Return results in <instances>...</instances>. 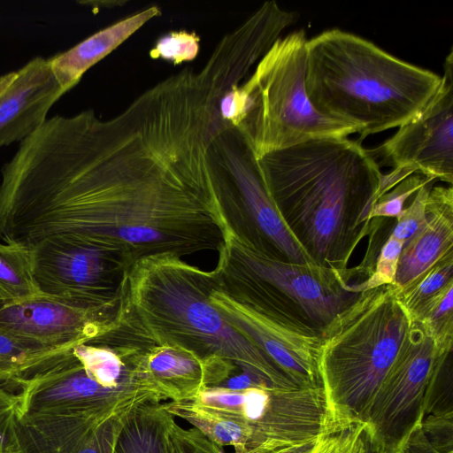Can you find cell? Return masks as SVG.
I'll return each mask as SVG.
<instances>
[{
    "instance_id": "cell-1",
    "label": "cell",
    "mask_w": 453,
    "mask_h": 453,
    "mask_svg": "<svg viewBox=\"0 0 453 453\" xmlns=\"http://www.w3.org/2000/svg\"><path fill=\"white\" fill-rule=\"evenodd\" d=\"M214 136L203 102L164 81L107 120L47 119L1 168L0 240L67 237L125 273L150 257L219 253L234 226Z\"/></svg>"
},
{
    "instance_id": "cell-2",
    "label": "cell",
    "mask_w": 453,
    "mask_h": 453,
    "mask_svg": "<svg viewBox=\"0 0 453 453\" xmlns=\"http://www.w3.org/2000/svg\"><path fill=\"white\" fill-rule=\"evenodd\" d=\"M270 196L304 252L321 267L343 272L380 195L372 155L347 136L324 137L258 158Z\"/></svg>"
},
{
    "instance_id": "cell-3",
    "label": "cell",
    "mask_w": 453,
    "mask_h": 453,
    "mask_svg": "<svg viewBox=\"0 0 453 453\" xmlns=\"http://www.w3.org/2000/svg\"><path fill=\"white\" fill-rule=\"evenodd\" d=\"M216 280L215 270L172 255L137 261L126 274L117 333L144 348L172 346L201 358L228 361L278 388L298 387L211 303Z\"/></svg>"
},
{
    "instance_id": "cell-4",
    "label": "cell",
    "mask_w": 453,
    "mask_h": 453,
    "mask_svg": "<svg viewBox=\"0 0 453 453\" xmlns=\"http://www.w3.org/2000/svg\"><path fill=\"white\" fill-rule=\"evenodd\" d=\"M441 76L340 29L306 42L305 89L314 108L357 127L359 139L399 127L437 92Z\"/></svg>"
},
{
    "instance_id": "cell-5",
    "label": "cell",
    "mask_w": 453,
    "mask_h": 453,
    "mask_svg": "<svg viewBox=\"0 0 453 453\" xmlns=\"http://www.w3.org/2000/svg\"><path fill=\"white\" fill-rule=\"evenodd\" d=\"M411 324L384 285L358 293L321 328L318 372L334 432L363 425Z\"/></svg>"
},
{
    "instance_id": "cell-6",
    "label": "cell",
    "mask_w": 453,
    "mask_h": 453,
    "mask_svg": "<svg viewBox=\"0 0 453 453\" xmlns=\"http://www.w3.org/2000/svg\"><path fill=\"white\" fill-rule=\"evenodd\" d=\"M306 42L303 29L279 38L239 84L244 112L235 128L257 159L310 140L357 133L311 103L305 89Z\"/></svg>"
},
{
    "instance_id": "cell-7",
    "label": "cell",
    "mask_w": 453,
    "mask_h": 453,
    "mask_svg": "<svg viewBox=\"0 0 453 453\" xmlns=\"http://www.w3.org/2000/svg\"><path fill=\"white\" fill-rule=\"evenodd\" d=\"M215 270V269H214ZM210 302L226 322L263 350L298 387L321 386L318 360L321 329L265 283L218 265Z\"/></svg>"
},
{
    "instance_id": "cell-8",
    "label": "cell",
    "mask_w": 453,
    "mask_h": 453,
    "mask_svg": "<svg viewBox=\"0 0 453 453\" xmlns=\"http://www.w3.org/2000/svg\"><path fill=\"white\" fill-rule=\"evenodd\" d=\"M248 426L254 452L269 451L335 433L322 386L282 388L262 384L244 390L203 388L190 399Z\"/></svg>"
},
{
    "instance_id": "cell-9",
    "label": "cell",
    "mask_w": 453,
    "mask_h": 453,
    "mask_svg": "<svg viewBox=\"0 0 453 453\" xmlns=\"http://www.w3.org/2000/svg\"><path fill=\"white\" fill-rule=\"evenodd\" d=\"M441 351L416 321L381 382L363 423L374 453H400L425 417L424 395L434 362Z\"/></svg>"
},
{
    "instance_id": "cell-10",
    "label": "cell",
    "mask_w": 453,
    "mask_h": 453,
    "mask_svg": "<svg viewBox=\"0 0 453 453\" xmlns=\"http://www.w3.org/2000/svg\"><path fill=\"white\" fill-rule=\"evenodd\" d=\"M218 255L219 262L280 292L319 329L358 295L347 290L341 272L279 258L234 226Z\"/></svg>"
},
{
    "instance_id": "cell-11",
    "label": "cell",
    "mask_w": 453,
    "mask_h": 453,
    "mask_svg": "<svg viewBox=\"0 0 453 453\" xmlns=\"http://www.w3.org/2000/svg\"><path fill=\"white\" fill-rule=\"evenodd\" d=\"M72 349L60 352L19 383V413H111L131 405L167 401L156 389L142 385L107 388L99 384L86 372Z\"/></svg>"
},
{
    "instance_id": "cell-12",
    "label": "cell",
    "mask_w": 453,
    "mask_h": 453,
    "mask_svg": "<svg viewBox=\"0 0 453 453\" xmlns=\"http://www.w3.org/2000/svg\"><path fill=\"white\" fill-rule=\"evenodd\" d=\"M33 276L40 294L83 303L119 308L124 279L113 283L122 268L102 250L55 235L30 248Z\"/></svg>"
},
{
    "instance_id": "cell-13",
    "label": "cell",
    "mask_w": 453,
    "mask_h": 453,
    "mask_svg": "<svg viewBox=\"0 0 453 453\" xmlns=\"http://www.w3.org/2000/svg\"><path fill=\"white\" fill-rule=\"evenodd\" d=\"M379 150L395 171L453 182V50L440 87L424 109L398 127Z\"/></svg>"
},
{
    "instance_id": "cell-14",
    "label": "cell",
    "mask_w": 453,
    "mask_h": 453,
    "mask_svg": "<svg viewBox=\"0 0 453 453\" xmlns=\"http://www.w3.org/2000/svg\"><path fill=\"white\" fill-rule=\"evenodd\" d=\"M119 308L39 294L0 301V328L48 346L73 347L93 343L113 329Z\"/></svg>"
},
{
    "instance_id": "cell-15",
    "label": "cell",
    "mask_w": 453,
    "mask_h": 453,
    "mask_svg": "<svg viewBox=\"0 0 453 453\" xmlns=\"http://www.w3.org/2000/svg\"><path fill=\"white\" fill-rule=\"evenodd\" d=\"M213 150L238 200L262 235L283 258L316 265L281 219L266 188L258 159L241 133L222 122L213 140Z\"/></svg>"
},
{
    "instance_id": "cell-16",
    "label": "cell",
    "mask_w": 453,
    "mask_h": 453,
    "mask_svg": "<svg viewBox=\"0 0 453 453\" xmlns=\"http://www.w3.org/2000/svg\"><path fill=\"white\" fill-rule=\"evenodd\" d=\"M136 406L101 414L52 416L19 412L17 429L22 451L114 453L125 421Z\"/></svg>"
},
{
    "instance_id": "cell-17",
    "label": "cell",
    "mask_w": 453,
    "mask_h": 453,
    "mask_svg": "<svg viewBox=\"0 0 453 453\" xmlns=\"http://www.w3.org/2000/svg\"><path fill=\"white\" fill-rule=\"evenodd\" d=\"M66 91L49 58L35 57L0 76V148L22 142L39 129L52 105Z\"/></svg>"
},
{
    "instance_id": "cell-18",
    "label": "cell",
    "mask_w": 453,
    "mask_h": 453,
    "mask_svg": "<svg viewBox=\"0 0 453 453\" xmlns=\"http://www.w3.org/2000/svg\"><path fill=\"white\" fill-rule=\"evenodd\" d=\"M142 369L147 380L169 401L195 398L204 388L218 386L237 367L219 358H201L172 346L144 349Z\"/></svg>"
},
{
    "instance_id": "cell-19",
    "label": "cell",
    "mask_w": 453,
    "mask_h": 453,
    "mask_svg": "<svg viewBox=\"0 0 453 453\" xmlns=\"http://www.w3.org/2000/svg\"><path fill=\"white\" fill-rule=\"evenodd\" d=\"M453 252V189L435 187L427 198V222L403 244L393 283L400 288Z\"/></svg>"
},
{
    "instance_id": "cell-20",
    "label": "cell",
    "mask_w": 453,
    "mask_h": 453,
    "mask_svg": "<svg viewBox=\"0 0 453 453\" xmlns=\"http://www.w3.org/2000/svg\"><path fill=\"white\" fill-rule=\"evenodd\" d=\"M161 14L157 6L149 7L95 33L73 48L49 58L52 72L67 92L83 74L113 51L150 19Z\"/></svg>"
},
{
    "instance_id": "cell-21",
    "label": "cell",
    "mask_w": 453,
    "mask_h": 453,
    "mask_svg": "<svg viewBox=\"0 0 453 453\" xmlns=\"http://www.w3.org/2000/svg\"><path fill=\"white\" fill-rule=\"evenodd\" d=\"M174 420L165 402L134 407L118 436L114 453H169L168 434Z\"/></svg>"
},
{
    "instance_id": "cell-22",
    "label": "cell",
    "mask_w": 453,
    "mask_h": 453,
    "mask_svg": "<svg viewBox=\"0 0 453 453\" xmlns=\"http://www.w3.org/2000/svg\"><path fill=\"white\" fill-rule=\"evenodd\" d=\"M167 411L197 429L215 444L231 446L234 453H253L251 430L242 423L208 409L193 400L165 402Z\"/></svg>"
},
{
    "instance_id": "cell-23",
    "label": "cell",
    "mask_w": 453,
    "mask_h": 453,
    "mask_svg": "<svg viewBox=\"0 0 453 453\" xmlns=\"http://www.w3.org/2000/svg\"><path fill=\"white\" fill-rule=\"evenodd\" d=\"M69 348L48 346L0 328V381L19 386L48 360Z\"/></svg>"
},
{
    "instance_id": "cell-24",
    "label": "cell",
    "mask_w": 453,
    "mask_h": 453,
    "mask_svg": "<svg viewBox=\"0 0 453 453\" xmlns=\"http://www.w3.org/2000/svg\"><path fill=\"white\" fill-rule=\"evenodd\" d=\"M39 294L30 249L0 243V301L23 300Z\"/></svg>"
},
{
    "instance_id": "cell-25",
    "label": "cell",
    "mask_w": 453,
    "mask_h": 453,
    "mask_svg": "<svg viewBox=\"0 0 453 453\" xmlns=\"http://www.w3.org/2000/svg\"><path fill=\"white\" fill-rule=\"evenodd\" d=\"M453 282V252L403 288H395V296L411 320L449 283Z\"/></svg>"
},
{
    "instance_id": "cell-26",
    "label": "cell",
    "mask_w": 453,
    "mask_h": 453,
    "mask_svg": "<svg viewBox=\"0 0 453 453\" xmlns=\"http://www.w3.org/2000/svg\"><path fill=\"white\" fill-rule=\"evenodd\" d=\"M418 322L441 350L453 347V282L435 296L418 313Z\"/></svg>"
},
{
    "instance_id": "cell-27",
    "label": "cell",
    "mask_w": 453,
    "mask_h": 453,
    "mask_svg": "<svg viewBox=\"0 0 453 453\" xmlns=\"http://www.w3.org/2000/svg\"><path fill=\"white\" fill-rule=\"evenodd\" d=\"M450 351L439 353L424 395V415L453 413V369Z\"/></svg>"
},
{
    "instance_id": "cell-28",
    "label": "cell",
    "mask_w": 453,
    "mask_h": 453,
    "mask_svg": "<svg viewBox=\"0 0 453 453\" xmlns=\"http://www.w3.org/2000/svg\"><path fill=\"white\" fill-rule=\"evenodd\" d=\"M434 181V180L418 173L407 176L395 188L379 196L370 211V220L380 217L396 218L404 209V203L411 196L416 194L423 186Z\"/></svg>"
},
{
    "instance_id": "cell-29",
    "label": "cell",
    "mask_w": 453,
    "mask_h": 453,
    "mask_svg": "<svg viewBox=\"0 0 453 453\" xmlns=\"http://www.w3.org/2000/svg\"><path fill=\"white\" fill-rule=\"evenodd\" d=\"M403 247V242L390 235L379 254L375 271L365 281L356 285H347V290L352 293H360L384 285H393Z\"/></svg>"
},
{
    "instance_id": "cell-30",
    "label": "cell",
    "mask_w": 453,
    "mask_h": 453,
    "mask_svg": "<svg viewBox=\"0 0 453 453\" xmlns=\"http://www.w3.org/2000/svg\"><path fill=\"white\" fill-rule=\"evenodd\" d=\"M200 38L195 33L173 31L160 37L150 50L153 59L162 58L179 65L196 58Z\"/></svg>"
},
{
    "instance_id": "cell-31",
    "label": "cell",
    "mask_w": 453,
    "mask_h": 453,
    "mask_svg": "<svg viewBox=\"0 0 453 453\" xmlns=\"http://www.w3.org/2000/svg\"><path fill=\"white\" fill-rule=\"evenodd\" d=\"M431 189L428 183L415 194L411 204L396 217V224L390 235L406 243L427 222V198Z\"/></svg>"
},
{
    "instance_id": "cell-32",
    "label": "cell",
    "mask_w": 453,
    "mask_h": 453,
    "mask_svg": "<svg viewBox=\"0 0 453 453\" xmlns=\"http://www.w3.org/2000/svg\"><path fill=\"white\" fill-rule=\"evenodd\" d=\"M310 453H372L362 425L320 436Z\"/></svg>"
},
{
    "instance_id": "cell-33",
    "label": "cell",
    "mask_w": 453,
    "mask_h": 453,
    "mask_svg": "<svg viewBox=\"0 0 453 453\" xmlns=\"http://www.w3.org/2000/svg\"><path fill=\"white\" fill-rule=\"evenodd\" d=\"M19 397L0 387V453H23L17 429Z\"/></svg>"
},
{
    "instance_id": "cell-34",
    "label": "cell",
    "mask_w": 453,
    "mask_h": 453,
    "mask_svg": "<svg viewBox=\"0 0 453 453\" xmlns=\"http://www.w3.org/2000/svg\"><path fill=\"white\" fill-rule=\"evenodd\" d=\"M421 429L434 448L441 453H453V413L426 415Z\"/></svg>"
},
{
    "instance_id": "cell-35",
    "label": "cell",
    "mask_w": 453,
    "mask_h": 453,
    "mask_svg": "<svg viewBox=\"0 0 453 453\" xmlns=\"http://www.w3.org/2000/svg\"><path fill=\"white\" fill-rule=\"evenodd\" d=\"M400 453H441L426 439L421 426L416 428L404 443Z\"/></svg>"
},
{
    "instance_id": "cell-36",
    "label": "cell",
    "mask_w": 453,
    "mask_h": 453,
    "mask_svg": "<svg viewBox=\"0 0 453 453\" xmlns=\"http://www.w3.org/2000/svg\"><path fill=\"white\" fill-rule=\"evenodd\" d=\"M316 441L317 440L258 453H310Z\"/></svg>"
},
{
    "instance_id": "cell-37",
    "label": "cell",
    "mask_w": 453,
    "mask_h": 453,
    "mask_svg": "<svg viewBox=\"0 0 453 453\" xmlns=\"http://www.w3.org/2000/svg\"><path fill=\"white\" fill-rule=\"evenodd\" d=\"M176 420H174L169 429L168 434V451L169 453H186L175 430L173 425Z\"/></svg>"
}]
</instances>
